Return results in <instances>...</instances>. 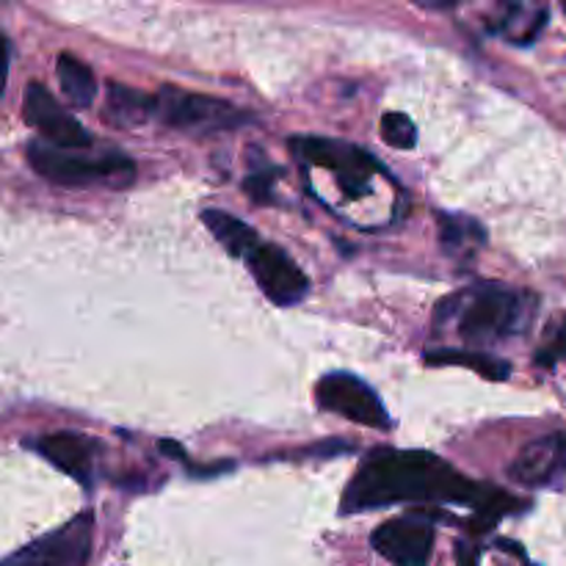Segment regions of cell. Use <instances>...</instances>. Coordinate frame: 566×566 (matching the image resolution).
Wrapping results in <instances>:
<instances>
[{"instance_id":"obj_13","label":"cell","mask_w":566,"mask_h":566,"mask_svg":"<svg viewBox=\"0 0 566 566\" xmlns=\"http://www.w3.org/2000/svg\"><path fill=\"white\" fill-rule=\"evenodd\" d=\"M153 94H144L138 88L122 86V83H111L108 86V105H105V122L122 130L144 125L153 116Z\"/></svg>"},{"instance_id":"obj_10","label":"cell","mask_w":566,"mask_h":566,"mask_svg":"<svg viewBox=\"0 0 566 566\" xmlns=\"http://www.w3.org/2000/svg\"><path fill=\"white\" fill-rule=\"evenodd\" d=\"M370 545L392 566H429L434 547V525L418 517L390 520L370 536Z\"/></svg>"},{"instance_id":"obj_9","label":"cell","mask_w":566,"mask_h":566,"mask_svg":"<svg viewBox=\"0 0 566 566\" xmlns=\"http://www.w3.org/2000/svg\"><path fill=\"white\" fill-rule=\"evenodd\" d=\"M293 149H296L298 158L337 171V175H340L337 180L343 182L348 197H363V193L368 191L370 171L374 169L381 171V166L359 147L324 142V138H296V142H293Z\"/></svg>"},{"instance_id":"obj_17","label":"cell","mask_w":566,"mask_h":566,"mask_svg":"<svg viewBox=\"0 0 566 566\" xmlns=\"http://www.w3.org/2000/svg\"><path fill=\"white\" fill-rule=\"evenodd\" d=\"M440 241L448 254L459 258L468 249L481 247L486 241V230L468 216H440Z\"/></svg>"},{"instance_id":"obj_4","label":"cell","mask_w":566,"mask_h":566,"mask_svg":"<svg viewBox=\"0 0 566 566\" xmlns=\"http://www.w3.org/2000/svg\"><path fill=\"white\" fill-rule=\"evenodd\" d=\"M153 116L164 127L186 133H216V130H235L247 125L249 116L235 105L224 103L208 94L182 92L180 86H164L153 94Z\"/></svg>"},{"instance_id":"obj_2","label":"cell","mask_w":566,"mask_h":566,"mask_svg":"<svg viewBox=\"0 0 566 566\" xmlns=\"http://www.w3.org/2000/svg\"><path fill=\"white\" fill-rule=\"evenodd\" d=\"M457 318V332L464 343L486 346L506 340L528 324V296L506 285H475L451 296L440 307V321Z\"/></svg>"},{"instance_id":"obj_15","label":"cell","mask_w":566,"mask_h":566,"mask_svg":"<svg viewBox=\"0 0 566 566\" xmlns=\"http://www.w3.org/2000/svg\"><path fill=\"white\" fill-rule=\"evenodd\" d=\"M202 221L205 227L213 232L216 241H219L232 258H247L249 249L260 241V235L247 224V221L235 219V216L224 213V210H205Z\"/></svg>"},{"instance_id":"obj_1","label":"cell","mask_w":566,"mask_h":566,"mask_svg":"<svg viewBox=\"0 0 566 566\" xmlns=\"http://www.w3.org/2000/svg\"><path fill=\"white\" fill-rule=\"evenodd\" d=\"M479 497H484V490L457 473L446 459L429 451L381 448L365 457L354 473L343 495V512H365L396 503H470Z\"/></svg>"},{"instance_id":"obj_5","label":"cell","mask_w":566,"mask_h":566,"mask_svg":"<svg viewBox=\"0 0 566 566\" xmlns=\"http://www.w3.org/2000/svg\"><path fill=\"white\" fill-rule=\"evenodd\" d=\"M315 398H318L321 409H326L332 415H340V418L352 420V423L379 431L392 429V420L387 415L381 398L359 376L343 374V370L340 374L324 376L318 381V387H315Z\"/></svg>"},{"instance_id":"obj_12","label":"cell","mask_w":566,"mask_h":566,"mask_svg":"<svg viewBox=\"0 0 566 566\" xmlns=\"http://www.w3.org/2000/svg\"><path fill=\"white\" fill-rule=\"evenodd\" d=\"M509 475L525 486H547L562 481L566 475V431L525 446L509 468Z\"/></svg>"},{"instance_id":"obj_14","label":"cell","mask_w":566,"mask_h":566,"mask_svg":"<svg viewBox=\"0 0 566 566\" xmlns=\"http://www.w3.org/2000/svg\"><path fill=\"white\" fill-rule=\"evenodd\" d=\"M55 72H59L61 92L70 97L72 105L77 108H88L97 97V77H94L92 66L86 61L75 59L72 53H61L55 61Z\"/></svg>"},{"instance_id":"obj_16","label":"cell","mask_w":566,"mask_h":566,"mask_svg":"<svg viewBox=\"0 0 566 566\" xmlns=\"http://www.w3.org/2000/svg\"><path fill=\"white\" fill-rule=\"evenodd\" d=\"M426 363L429 365H464V368L479 370L486 379H509L512 374V365L503 363V359L492 357V354L481 352H457V348H440V352L426 354Z\"/></svg>"},{"instance_id":"obj_19","label":"cell","mask_w":566,"mask_h":566,"mask_svg":"<svg viewBox=\"0 0 566 566\" xmlns=\"http://www.w3.org/2000/svg\"><path fill=\"white\" fill-rule=\"evenodd\" d=\"M271 182H274V177H271L269 171H252V175L247 177V182H243V191L252 197V202L271 205V199H274Z\"/></svg>"},{"instance_id":"obj_7","label":"cell","mask_w":566,"mask_h":566,"mask_svg":"<svg viewBox=\"0 0 566 566\" xmlns=\"http://www.w3.org/2000/svg\"><path fill=\"white\" fill-rule=\"evenodd\" d=\"M92 536L94 517L81 514L64 528L53 531L0 566H86L88 553H92Z\"/></svg>"},{"instance_id":"obj_3","label":"cell","mask_w":566,"mask_h":566,"mask_svg":"<svg viewBox=\"0 0 566 566\" xmlns=\"http://www.w3.org/2000/svg\"><path fill=\"white\" fill-rule=\"evenodd\" d=\"M28 164L44 180L59 186H130L136 177V164L127 155H105V158H88V155L55 149L44 142L28 144Z\"/></svg>"},{"instance_id":"obj_6","label":"cell","mask_w":566,"mask_h":566,"mask_svg":"<svg viewBox=\"0 0 566 566\" xmlns=\"http://www.w3.org/2000/svg\"><path fill=\"white\" fill-rule=\"evenodd\" d=\"M243 260H247L249 271H252L260 291H263L265 298L274 302L276 307H293V304H298L307 296L310 280L304 276V271L293 263V258L285 249L274 247V243L269 241H258L249 249Z\"/></svg>"},{"instance_id":"obj_20","label":"cell","mask_w":566,"mask_h":566,"mask_svg":"<svg viewBox=\"0 0 566 566\" xmlns=\"http://www.w3.org/2000/svg\"><path fill=\"white\" fill-rule=\"evenodd\" d=\"M9 61H11V48L9 39L0 36V97L6 92V83H9Z\"/></svg>"},{"instance_id":"obj_8","label":"cell","mask_w":566,"mask_h":566,"mask_svg":"<svg viewBox=\"0 0 566 566\" xmlns=\"http://www.w3.org/2000/svg\"><path fill=\"white\" fill-rule=\"evenodd\" d=\"M22 116L31 127H36L44 138L50 142V147L66 149V153H75L92 144L86 127L75 119L72 114H66L59 105V99L42 86V83H28L25 97H22Z\"/></svg>"},{"instance_id":"obj_11","label":"cell","mask_w":566,"mask_h":566,"mask_svg":"<svg viewBox=\"0 0 566 566\" xmlns=\"http://www.w3.org/2000/svg\"><path fill=\"white\" fill-rule=\"evenodd\" d=\"M33 451L42 459H48L53 468L66 473L70 479L81 481L88 486L94 481V468H97L99 457V442L94 437L77 434V431H59V434L39 437L31 442Z\"/></svg>"},{"instance_id":"obj_18","label":"cell","mask_w":566,"mask_h":566,"mask_svg":"<svg viewBox=\"0 0 566 566\" xmlns=\"http://www.w3.org/2000/svg\"><path fill=\"white\" fill-rule=\"evenodd\" d=\"M381 138L396 149H415V144H418V127H415V122L407 114L390 111V114L381 116Z\"/></svg>"}]
</instances>
